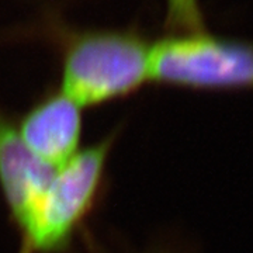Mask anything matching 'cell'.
<instances>
[{"label":"cell","mask_w":253,"mask_h":253,"mask_svg":"<svg viewBox=\"0 0 253 253\" xmlns=\"http://www.w3.org/2000/svg\"><path fill=\"white\" fill-rule=\"evenodd\" d=\"M149 49L132 30L71 34L63 44L61 93L81 109L126 97L149 81Z\"/></svg>","instance_id":"obj_1"},{"label":"cell","mask_w":253,"mask_h":253,"mask_svg":"<svg viewBox=\"0 0 253 253\" xmlns=\"http://www.w3.org/2000/svg\"><path fill=\"white\" fill-rule=\"evenodd\" d=\"M148 79L196 90L253 89V42L207 31L170 34L151 45Z\"/></svg>","instance_id":"obj_2"},{"label":"cell","mask_w":253,"mask_h":253,"mask_svg":"<svg viewBox=\"0 0 253 253\" xmlns=\"http://www.w3.org/2000/svg\"><path fill=\"white\" fill-rule=\"evenodd\" d=\"M114 138L82 149L56 170L41 207L23 232V253H49L66 246L97 199Z\"/></svg>","instance_id":"obj_3"},{"label":"cell","mask_w":253,"mask_h":253,"mask_svg":"<svg viewBox=\"0 0 253 253\" xmlns=\"http://www.w3.org/2000/svg\"><path fill=\"white\" fill-rule=\"evenodd\" d=\"M56 170L30 152L17 126L0 111V189L21 234L36 217Z\"/></svg>","instance_id":"obj_4"},{"label":"cell","mask_w":253,"mask_h":253,"mask_svg":"<svg viewBox=\"0 0 253 253\" xmlns=\"http://www.w3.org/2000/svg\"><path fill=\"white\" fill-rule=\"evenodd\" d=\"M24 145L48 166L59 169L78 154L81 107L58 91L37 103L17 126Z\"/></svg>","instance_id":"obj_5"},{"label":"cell","mask_w":253,"mask_h":253,"mask_svg":"<svg viewBox=\"0 0 253 253\" xmlns=\"http://www.w3.org/2000/svg\"><path fill=\"white\" fill-rule=\"evenodd\" d=\"M166 27L172 34L206 31L199 0H168Z\"/></svg>","instance_id":"obj_6"}]
</instances>
